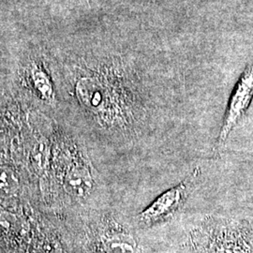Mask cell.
<instances>
[{
    "label": "cell",
    "instance_id": "obj_1",
    "mask_svg": "<svg viewBox=\"0 0 253 253\" xmlns=\"http://www.w3.org/2000/svg\"><path fill=\"white\" fill-rule=\"evenodd\" d=\"M206 253H253V223L209 217L198 231Z\"/></svg>",
    "mask_w": 253,
    "mask_h": 253
},
{
    "label": "cell",
    "instance_id": "obj_2",
    "mask_svg": "<svg viewBox=\"0 0 253 253\" xmlns=\"http://www.w3.org/2000/svg\"><path fill=\"white\" fill-rule=\"evenodd\" d=\"M200 168H195L190 175L177 185L165 190L160 196L140 212L135 217L136 224L141 227H151L166 222L180 213L190 195L199 184Z\"/></svg>",
    "mask_w": 253,
    "mask_h": 253
},
{
    "label": "cell",
    "instance_id": "obj_3",
    "mask_svg": "<svg viewBox=\"0 0 253 253\" xmlns=\"http://www.w3.org/2000/svg\"><path fill=\"white\" fill-rule=\"evenodd\" d=\"M253 99V66H249L236 84L229 101L226 114L217 136V147L222 146L226 143L231 132L244 118Z\"/></svg>",
    "mask_w": 253,
    "mask_h": 253
},
{
    "label": "cell",
    "instance_id": "obj_4",
    "mask_svg": "<svg viewBox=\"0 0 253 253\" xmlns=\"http://www.w3.org/2000/svg\"><path fill=\"white\" fill-rule=\"evenodd\" d=\"M67 192L75 199L84 200L90 196L94 189V179L89 167L81 161L72 163L64 181Z\"/></svg>",
    "mask_w": 253,
    "mask_h": 253
},
{
    "label": "cell",
    "instance_id": "obj_5",
    "mask_svg": "<svg viewBox=\"0 0 253 253\" xmlns=\"http://www.w3.org/2000/svg\"><path fill=\"white\" fill-rule=\"evenodd\" d=\"M18 188V182L14 173L9 168H0V192L5 195L13 194Z\"/></svg>",
    "mask_w": 253,
    "mask_h": 253
},
{
    "label": "cell",
    "instance_id": "obj_6",
    "mask_svg": "<svg viewBox=\"0 0 253 253\" xmlns=\"http://www.w3.org/2000/svg\"><path fill=\"white\" fill-rule=\"evenodd\" d=\"M16 226V217L0 208V232L9 235L11 232H15Z\"/></svg>",
    "mask_w": 253,
    "mask_h": 253
}]
</instances>
